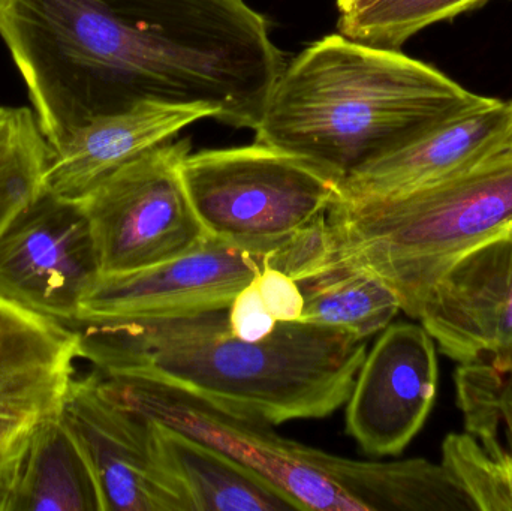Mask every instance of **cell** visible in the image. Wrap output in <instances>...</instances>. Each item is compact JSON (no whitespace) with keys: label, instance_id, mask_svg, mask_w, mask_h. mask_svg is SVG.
<instances>
[{"label":"cell","instance_id":"1","mask_svg":"<svg viewBox=\"0 0 512 511\" xmlns=\"http://www.w3.org/2000/svg\"><path fill=\"white\" fill-rule=\"evenodd\" d=\"M0 39L53 153L149 101L213 105L255 129L285 68L245 0H0Z\"/></svg>","mask_w":512,"mask_h":511},{"label":"cell","instance_id":"2","mask_svg":"<svg viewBox=\"0 0 512 511\" xmlns=\"http://www.w3.org/2000/svg\"><path fill=\"white\" fill-rule=\"evenodd\" d=\"M75 330L80 359L102 377L167 387L271 426L336 413L367 354L364 339L303 321L245 341L231 332L228 309Z\"/></svg>","mask_w":512,"mask_h":511},{"label":"cell","instance_id":"3","mask_svg":"<svg viewBox=\"0 0 512 511\" xmlns=\"http://www.w3.org/2000/svg\"><path fill=\"white\" fill-rule=\"evenodd\" d=\"M487 99L399 50L336 33L285 65L256 143L297 156L340 185Z\"/></svg>","mask_w":512,"mask_h":511},{"label":"cell","instance_id":"4","mask_svg":"<svg viewBox=\"0 0 512 511\" xmlns=\"http://www.w3.org/2000/svg\"><path fill=\"white\" fill-rule=\"evenodd\" d=\"M512 227V152L441 182L327 213L325 267H361L384 279L417 318L427 291L451 264ZM319 273V272H318Z\"/></svg>","mask_w":512,"mask_h":511},{"label":"cell","instance_id":"5","mask_svg":"<svg viewBox=\"0 0 512 511\" xmlns=\"http://www.w3.org/2000/svg\"><path fill=\"white\" fill-rule=\"evenodd\" d=\"M102 378L123 404L231 456L285 492L300 510L382 511L390 500V462L331 455L177 390Z\"/></svg>","mask_w":512,"mask_h":511},{"label":"cell","instance_id":"6","mask_svg":"<svg viewBox=\"0 0 512 511\" xmlns=\"http://www.w3.org/2000/svg\"><path fill=\"white\" fill-rule=\"evenodd\" d=\"M182 177L207 237L259 257L321 221L340 198L336 179L259 143L189 153Z\"/></svg>","mask_w":512,"mask_h":511},{"label":"cell","instance_id":"7","mask_svg":"<svg viewBox=\"0 0 512 511\" xmlns=\"http://www.w3.org/2000/svg\"><path fill=\"white\" fill-rule=\"evenodd\" d=\"M188 138L165 141L128 162L80 201L101 275L134 272L209 240L182 177Z\"/></svg>","mask_w":512,"mask_h":511},{"label":"cell","instance_id":"8","mask_svg":"<svg viewBox=\"0 0 512 511\" xmlns=\"http://www.w3.org/2000/svg\"><path fill=\"white\" fill-rule=\"evenodd\" d=\"M101 276L80 201L42 189L0 233V299L75 329L84 297Z\"/></svg>","mask_w":512,"mask_h":511},{"label":"cell","instance_id":"9","mask_svg":"<svg viewBox=\"0 0 512 511\" xmlns=\"http://www.w3.org/2000/svg\"><path fill=\"white\" fill-rule=\"evenodd\" d=\"M264 264L265 257L209 239L155 266L101 275L84 297L77 327L174 320L224 311L254 282Z\"/></svg>","mask_w":512,"mask_h":511},{"label":"cell","instance_id":"10","mask_svg":"<svg viewBox=\"0 0 512 511\" xmlns=\"http://www.w3.org/2000/svg\"><path fill=\"white\" fill-rule=\"evenodd\" d=\"M62 417L89 462L102 511H188L156 462L149 419L120 402L95 369L74 377Z\"/></svg>","mask_w":512,"mask_h":511},{"label":"cell","instance_id":"11","mask_svg":"<svg viewBox=\"0 0 512 511\" xmlns=\"http://www.w3.org/2000/svg\"><path fill=\"white\" fill-rule=\"evenodd\" d=\"M438 387L436 342L423 326L382 330L346 401V434L373 458L397 456L421 431Z\"/></svg>","mask_w":512,"mask_h":511},{"label":"cell","instance_id":"12","mask_svg":"<svg viewBox=\"0 0 512 511\" xmlns=\"http://www.w3.org/2000/svg\"><path fill=\"white\" fill-rule=\"evenodd\" d=\"M417 320L460 365L512 366V227L451 264L427 291Z\"/></svg>","mask_w":512,"mask_h":511},{"label":"cell","instance_id":"13","mask_svg":"<svg viewBox=\"0 0 512 511\" xmlns=\"http://www.w3.org/2000/svg\"><path fill=\"white\" fill-rule=\"evenodd\" d=\"M78 359L77 330L0 299V453L62 413Z\"/></svg>","mask_w":512,"mask_h":511},{"label":"cell","instance_id":"14","mask_svg":"<svg viewBox=\"0 0 512 511\" xmlns=\"http://www.w3.org/2000/svg\"><path fill=\"white\" fill-rule=\"evenodd\" d=\"M511 134L512 101L489 98L343 180L339 200L391 197L441 182L507 152Z\"/></svg>","mask_w":512,"mask_h":511},{"label":"cell","instance_id":"15","mask_svg":"<svg viewBox=\"0 0 512 511\" xmlns=\"http://www.w3.org/2000/svg\"><path fill=\"white\" fill-rule=\"evenodd\" d=\"M218 116L209 104L149 101L93 120L53 153L45 170L44 189L65 200L81 201L123 165L173 140L186 126Z\"/></svg>","mask_w":512,"mask_h":511},{"label":"cell","instance_id":"16","mask_svg":"<svg viewBox=\"0 0 512 511\" xmlns=\"http://www.w3.org/2000/svg\"><path fill=\"white\" fill-rule=\"evenodd\" d=\"M102 511L89 462L62 413L36 425L6 459L0 511Z\"/></svg>","mask_w":512,"mask_h":511},{"label":"cell","instance_id":"17","mask_svg":"<svg viewBox=\"0 0 512 511\" xmlns=\"http://www.w3.org/2000/svg\"><path fill=\"white\" fill-rule=\"evenodd\" d=\"M147 419L156 462L182 495L186 510H300L285 492L231 456L159 420Z\"/></svg>","mask_w":512,"mask_h":511},{"label":"cell","instance_id":"18","mask_svg":"<svg viewBox=\"0 0 512 511\" xmlns=\"http://www.w3.org/2000/svg\"><path fill=\"white\" fill-rule=\"evenodd\" d=\"M298 284L304 296L303 323L336 327L364 341L402 311L396 291L361 267L334 264Z\"/></svg>","mask_w":512,"mask_h":511},{"label":"cell","instance_id":"19","mask_svg":"<svg viewBox=\"0 0 512 511\" xmlns=\"http://www.w3.org/2000/svg\"><path fill=\"white\" fill-rule=\"evenodd\" d=\"M51 156L33 110L0 107V233L41 194Z\"/></svg>","mask_w":512,"mask_h":511},{"label":"cell","instance_id":"20","mask_svg":"<svg viewBox=\"0 0 512 511\" xmlns=\"http://www.w3.org/2000/svg\"><path fill=\"white\" fill-rule=\"evenodd\" d=\"M487 0H369L340 12L339 33L373 47L399 50L409 38Z\"/></svg>","mask_w":512,"mask_h":511},{"label":"cell","instance_id":"21","mask_svg":"<svg viewBox=\"0 0 512 511\" xmlns=\"http://www.w3.org/2000/svg\"><path fill=\"white\" fill-rule=\"evenodd\" d=\"M454 384L466 432L487 452L512 456V366L463 363Z\"/></svg>","mask_w":512,"mask_h":511},{"label":"cell","instance_id":"22","mask_svg":"<svg viewBox=\"0 0 512 511\" xmlns=\"http://www.w3.org/2000/svg\"><path fill=\"white\" fill-rule=\"evenodd\" d=\"M442 464L477 511H512V456L487 452L468 432H454L442 443Z\"/></svg>","mask_w":512,"mask_h":511},{"label":"cell","instance_id":"23","mask_svg":"<svg viewBox=\"0 0 512 511\" xmlns=\"http://www.w3.org/2000/svg\"><path fill=\"white\" fill-rule=\"evenodd\" d=\"M254 284L265 308L277 323H297L304 311V296L300 284L276 267L264 264Z\"/></svg>","mask_w":512,"mask_h":511},{"label":"cell","instance_id":"24","mask_svg":"<svg viewBox=\"0 0 512 511\" xmlns=\"http://www.w3.org/2000/svg\"><path fill=\"white\" fill-rule=\"evenodd\" d=\"M228 324L237 338L249 342L262 341L276 329L277 321L265 308L254 282L234 297L228 308Z\"/></svg>","mask_w":512,"mask_h":511},{"label":"cell","instance_id":"25","mask_svg":"<svg viewBox=\"0 0 512 511\" xmlns=\"http://www.w3.org/2000/svg\"><path fill=\"white\" fill-rule=\"evenodd\" d=\"M369 2V0H337V6L339 11H348V9L354 8V6L361 5V3Z\"/></svg>","mask_w":512,"mask_h":511},{"label":"cell","instance_id":"26","mask_svg":"<svg viewBox=\"0 0 512 511\" xmlns=\"http://www.w3.org/2000/svg\"><path fill=\"white\" fill-rule=\"evenodd\" d=\"M6 459H8V455L5 453H0V477H2L3 468H5Z\"/></svg>","mask_w":512,"mask_h":511},{"label":"cell","instance_id":"27","mask_svg":"<svg viewBox=\"0 0 512 511\" xmlns=\"http://www.w3.org/2000/svg\"><path fill=\"white\" fill-rule=\"evenodd\" d=\"M507 152H512V134H511V137H510V141H508V150Z\"/></svg>","mask_w":512,"mask_h":511}]
</instances>
